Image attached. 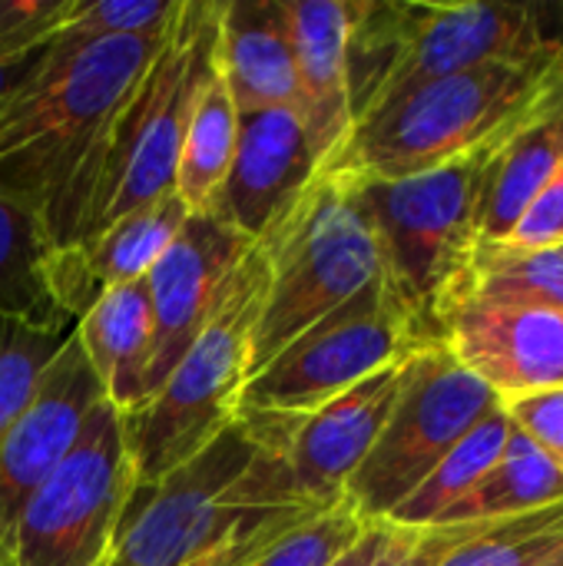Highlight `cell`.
<instances>
[{
  "mask_svg": "<svg viewBox=\"0 0 563 566\" xmlns=\"http://www.w3.org/2000/svg\"><path fill=\"white\" fill-rule=\"evenodd\" d=\"M222 0H183L153 63L116 109L93 153L43 212L56 252L176 192V163L196 96L219 56Z\"/></svg>",
  "mask_w": 563,
  "mask_h": 566,
  "instance_id": "obj_1",
  "label": "cell"
},
{
  "mask_svg": "<svg viewBox=\"0 0 563 566\" xmlns=\"http://www.w3.org/2000/svg\"><path fill=\"white\" fill-rule=\"evenodd\" d=\"M319 507L292 484L282 424L236 418L156 488H136L103 566H196Z\"/></svg>",
  "mask_w": 563,
  "mask_h": 566,
  "instance_id": "obj_2",
  "label": "cell"
},
{
  "mask_svg": "<svg viewBox=\"0 0 563 566\" xmlns=\"http://www.w3.org/2000/svg\"><path fill=\"white\" fill-rule=\"evenodd\" d=\"M166 33L56 43L0 106V199L33 216L53 206L129 99Z\"/></svg>",
  "mask_w": 563,
  "mask_h": 566,
  "instance_id": "obj_3",
  "label": "cell"
},
{
  "mask_svg": "<svg viewBox=\"0 0 563 566\" xmlns=\"http://www.w3.org/2000/svg\"><path fill=\"white\" fill-rule=\"evenodd\" d=\"M494 139L408 179L335 172L365 212L378 242L382 282L421 345H438L445 302L481 242L478 212Z\"/></svg>",
  "mask_w": 563,
  "mask_h": 566,
  "instance_id": "obj_4",
  "label": "cell"
},
{
  "mask_svg": "<svg viewBox=\"0 0 563 566\" xmlns=\"http://www.w3.org/2000/svg\"><path fill=\"white\" fill-rule=\"evenodd\" d=\"M265 289L269 259L256 242L236 265L206 328L169 371L163 388L143 408L123 415L139 491L156 488L236 421Z\"/></svg>",
  "mask_w": 563,
  "mask_h": 566,
  "instance_id": "obj_5",
  "label": "cell"
},
{
  "mask_svg": "<svg viewBox=\"0 0 563 566\" xmlns=\"http://www.w3.org/2000/svg\"><path fill=\"white\" fill-rule=\"evenodd\" d=\"M561 70L563 50H557L428 83L362 119L329 172L408 179L461 159L524 116Z\"/></svg>",
  "mask_w": 563,
  "mask_h": 566,
  "instance_id": "obj_6",
  "label": "cell"
},
{
  "mask_svg": "<svg viewBox=\"0 0 563 566\" xmlns=\"http://www.w3.org/2000/svg\"><path fill=\"white\" fill-rule=\"evenodd\" d=\"M259 245L269 259V289L252 332L249 375L382 279L375 232L335 172H319Z\"/></svg>",
  "mask_w": 563,
  "mask_h": 566,
  "instance_id": "obj_7",
  "label": "cell"
},
{
  "mask_svg": "<svg viewBox=\"0 0 563 566\" xmlns=\"http://www.w3.org/2000/svg\"><path fill=\"white\" fill-rule=\"evenodd\" d=\"M418 348L428 345L415 338L405 312L378 279L249 375L236 418L299 421Z\"/></svg>",
  "mask_w": 563,
  "mask_h": 566,
  "instance_id": "obj_8",
  "label": "cell"
},
{
  "mask_svg": "<svg viewBox=\"0 0 563 566\" xmlns=\"http://www.w3.org/2000/svg\"><path fill=\"white\" fill-rule=\"evenodd\" d=\"M136 494L123 415L103 398L27 504L13 566H103Z\"/></svg>",
  "mask_w": 563,
  "mask_h": 566,
  "instance_id": "obj_9",
  "label": "cell"
},
{
  "mask_svg": "<svg viewBox=\"0 0 563 566\" xmlns=\"http://www.w3.org/2000/svg\"><path fill=\"white\" fill-rule=\"evenodd\" d=\"M504 401L445 345L418 348L405 388L375 448L345 484V501L365 521H388L455 444Z\"/></svg>",
  "mask_w": 563,
  "mask_h": 566,
  "instance_id": "obj_10",
  "label": "cell"
},
{
  "mask_svg": "<svg viewBox=\"0 0 563 566\" xmlns=\"http://www.w3.org/2000/svg\"><path fill=\"white\" fill-rule=\"evenodd\" d=\"M392 23L395 56L362 119L428 83L488 63H518L563 50V36L548 23V10L534 3L392 0Z\"/></svg>",
  "mask_w": 563,
  "mask_h": 566,
  "instance_id": "obj_11",
  "label": "cell"
},
{
  "mask_svg": "<svg viewBox=\"0 0 563 566\" xmlns=\"http://www.w3.org/2000/svg\"><path fill=\"white\" fill-rule=\"evenodd\" d=\"M252 245L256 242L222 226L209 212H192L159 262L149 269L146 285L153 308V355L143 405L163 388L169 371L192 348L209 315L216 312L236 265Z\"/></svg>",
  "mask_w": 563,
  "mask_h": 566,
  "instance_id": "obj_12",
  "label": "cell"
},
{
  "mask_svg": "<svg viewBox=\"0 0 563 566\" xmlns=\"http://www.w3.org/2000/svg\"><path fill=\"white\" fill-rule=\"evenodd\" d=\"M438 345L504 405L563 388V312L458 298L441 315Z\"/></svg>",
  "mask_w": 563,
  "mask_h": 566,
  "instance_id": "obj_13",
  "label": "cell"
},
{
  "mask_svg": "<svg viewBox=\"0 0 563 566\" xmlns=\"http://www.w3.org/2000/svg\"><path fill=\"white\" fill-rule=\"evenodd\" d=\"M103 398V385L73 332L33 405L0 444V566H13V541L27 504L66 458L86 415Z\"/></svg>",
  "mask_w": 563,
  "mask_h": 566,
  "instance_id": "obj_14",
  "label": "cell"
},
{
  "mask_svg": "<svg viewBox=\"0 0 563 566\" xmlns=\"http://www.w3.org/2000/svg\"><path fill=\"white\" fill-rule=\"evenodd\" d=\"M319 176L295 106L239 113L236 153L209 216L249 242H262Z\"/></svg>",
  "mask_w": 563,
  "mask_h": 566,
  "instance_id": "obj_15",
  "label": "cell"
},
{
  "mask_svg": "<svg viewBox=\"0 0 563 566\" xmlns=\"http://www.w3.org/2000/svg\"><path fill=\"white\" fill-rule=\"evenodd\" d=\"M408 358L368 375L319 411L282 424V448L292 484L309 504H332L375 448L388 415L405 388Z\"/></svg>",
  "mask_w": 563,
  "mask_h": 566,
  "instance_id": "obj_16",
  "label": "cell"
},
{
  "mask_svg": "<svg viewBox=\"0 0 563 566\" xmlns=\"http://www.w3.org/2000/svg\"><path fill=\"white\" fill-rule=\"evenodd\" d=\"M285 10L295 43L299 116L319 172H329L355 129L348 93L352 0H285Z\"/></svg>",
  "mask_w": 563,
  "mask_h": 566,
  "instance_id": "obj_17",
  "label": "cell"
},
{
  "mask_svg": "<svg viewBox=\"0 0 563 566\" xmlns=\"http://www.w3.org/2000/svg\"><path fill=\"white\" fill-rule=\"evenodd\" d=\"M189 216V206L169 192L116 219L90 242L56 252L53 282L63 312L76 322L106 289L146 279Z\"/></svg>",
  "mask_w": 563,
  "mask_h": 566,
  "instance_id": "obj_18",
  "label": "cell"
},
{
  "mask_svg": "<svg viewBox=\"0 0 563 566\" xmlns=\"http://www.w3.org/2000/svg\"><path fill=\"white\" fill-rule=\"evenodd\" d=\"M563 166V70L491 146L481 189V242H504Z\"/></svg>",
  "mask_w": 563,
  "mask_h": 566,
  "instance_id": "obj_19",
  "label": "cell"
},
{
  "mask_svg": "<svg viewBox=\"0 0 563 566\" xmlns=\"http://www.w3.org/2000/svg\"><path fill=\"white\" fill-rule=\"evenodd\" d=\"M219 73L239 113L295 106L299 70L285 0H222Z\"/></svg>",
  "mask_w": 563,
  "mask_h": 566,
  "instance_id": "obj_20",
  "label": "cell"
},
{
  "mask_svg": "<svg viewBox=\"0 0 563 566\" xmlns=\"http://www.w3.org/2000/svg\"><path fill=\"white\" fill-rule=\"evenodd\" d=\"M76 342L119 415H133L146 398L153 355V308L146 279L106 289L80 318Z\"/></svg>",
  "mask_w": 563,
  "mask_h": 566,
  "instance_id": "obj_21",
  "label": "cell"
},
{
  "mask_svg": "<svg viewBox=\"0 0 563 566\" xmlns=\"http://www.w3.org/2000/svg\"><path fill=\"white\" fill-rule=\"evenodd\" d=\"M53 262L56 249L40 216L10 199H0V318L40 332L76 328V322L60 305Z\"/></svg>",
  "mask_w": 563,
  "mask_h": 566,
  "instance_id": "obj_22",
  "label": "cell"
},
{
  "mask_svg": "<svg viewBox=\"0 0 563 566\" xmlns=\"http://www.w3.org/2000/svg\"><path fill=\"white\" fill-rule=\"evenodd\" d=\"M557 504H563V471L528 434L511 428L501 461L438 524H501Z\"/></svg>",
  "mask_w": 563,
  "mask_h": 566,
  "instance_id": "obj_23",
  "label": "cell"
},
{
  "mask_svg": "<svg viewBox=\"0 0 563 566\" xmlns=\"http://www.w3.org/2000/svg\"><path fill=\"white\" fill-rule=\"evenodd\" d=\"M236 129H239V109L226 90L216 56V66L209 70L196 96L176 163V196L189 206V212H209L212 199L219 196L226 172L232 166Z\"/></svg>",
  "mask_w": 563,
  "mask_h": 566,
  "instance_id": "obj_24",
  "label": "cell"
},
{
  "mask_svg": "<svg viewBox=\"0 0 563 566\" xmlns=\"http://www.w3.org/2000/svg\"><path fill=\"white\" fill-rule=\"evenodd\" d=\"M458 298L541 305L563 312V245L518 249L508 242H478L468 269L445 302V312Z\"/></svg>",
  "mask_w": 563,
  "mask_h": 566,
  "instance_id": "obj_25",
  "label": "cell"
},
{
  "mask_svg": "<svg viewBox=\"0 0 563 566\" xmlns=\"http://www.w3.org/2000/svg\"><path fill=\"white\" fill-rule=\"evenodd\" d=\"M511 428L514 424L501 405L481 424H475L455 444V451H448V458L415 488V494L388 521L405 527H435L501 461Z\"/></svg>",
  "mask_w": 563,
  "mask_h": 566,
  "instance_id": "obj_26",
  "label": "cell"
},
{
  "mask_svg": "<svg viewBox=\"0 0 563 566\" xmlns=\"http://www.w3.org/2000/svg\"><path fill=\"white\" fill-rule=\"evenodd\" d=\"M70 332H40L0 318V444L33 405L50 365L60 358Z\"/></svg>",
  "mask_w": 563,
  "mask_h": 566,
  "instance_id": "obj_27",
  "label": "cell"
},
{
  "mask_svg": "<svg viewBox=\"0 0 563 566\" xmlns=\"http://www.w3.org/2000/svg\"><path fill=\"white\" fill-rule=\"evenodd\" d=\"M488 527L491 524L405 527L395 521H368L352 551L332 566H438Z\"/></svg>",
  "mask_w": 563,
  "mask_h": 566,
  "instance_id": "obj_28",
  "label": "cell"
},
{
  "mask_svg": "<svg viewBox=\"0 0 563 566\" xmlns=\"http://www.w3.org/2000/svg\"><path fill=\"white\" fill-rule=\"evenodd\" d=\"M563 551V504L491 524L438 566H548Z\"/></svg>",
  "mask_w": 563,
  "mask_h": 566,
  "instance_id": "obj_29",
  "label": "cell"
},
{
  "mask_svg": "<svg viewBox=\"0 0 563 566\" xmlns=\"http://www.w3.org/2000/svg\"><path fill=\"white\" fill-rule=\"evenodd\" d=\"M365 524L368 521L345 497H338L272 537L246 566H332L345 551H352Z\"/></svg>",
  "mask_w": 563,
  "mask_h": 566,
  "instance_id": "obj_30",
  "label": "cell"
},
{
  "mask_svg": "<svg viewBox=\"0 0 563 566\" xmlns=\"http://www.w3.org/2000/svg\"><path fill=\"white\" fill-rule=\"evenodd\" d=\"M183 0H73L56 43H93L113 36H156L176 20Z\"/></svg>",
  "mask_w": 563,
  "mask_h": 566,
  "instance_id": "obj_31",
  "label": "cell"
},
{
  "mask_svg": "<svg viewBox=\"0 0 563 566\" xmlns=\"http://www.w3.org/2000/svg\"><path fill=\"white\" fill-rule=\"evenodd\" d=\"M73 0H0V63L46 46Z\"/></svg>",
  "mask_w": 563,
  "mask_h": 566,
  "instance_id": "obj_32",
  "label": "cell"
},
{
  "mask_svg": "<svg viewBox=\"0 0 563 566\" xmlns=\"http://www.w3.org/2000/svg\"><path fill=\"white\" fill-rule=\"evenodd\" d=\"M511 424L528 434L563 471V388L538 391L504 405Z\"/></svg>",
  "mask_w": 563,
  "mask_h": 566,
  "instance_id": "obj_33",
  "label": "cell"
},
{
  "mask_svg": "<svg viewBox=\"0 0 563 566\" xmlns=\"http://www.w3.org/2000/svg\"><path fill=\"white\" fill-rule=\"evenodd\" d=\"M518 249H551L563 245V166L548 179V186L534 196L514 232L504 239Z\"/></svg>",
  "mask_w": 563,
  "mask_h": 566,
  "instance_id": "obj_34",
  "label": "cell"
},
{
  "mask_svg": "<svg viewBox=\"0 0 563 566\" xmlns=\"http://www.w3.org/2000/svg\"><path fill=\"white\" fill-rule=\"evenodd\" d=\"M322 511V507H319ZM302 521V517H299ZM299 521H289V524H282V527H272V531H265V534H259V537H249V541H242V544H236V547H229V551H222V554H216V557H209V560H202V564L196 566H246L272 537H279L282 531H289L292 524H299Z\"/></svg>",
  "mask_w": 563,
  "mask_h": 566,
  "instance_id": "obj_35",
  "label": "cell"
},
{
  "mask_svg": "<svg viewBox=\"0 0 563 566\" xmlns=\"http://www.w3.org/2000/svg\"><path fill=\"white\" fill-rule=\"evenodd\" d=\"M50 46V43H46ZM46 46H40L37 53H27V56H20V60H7V63H0V106L27 83V76L33 73V66L40 63V56H43V50Z\"/></svg>",
  "mask_w": 563,
  "mask_h": 566,
  "instance_id": "obj_36",
  "label": "cell"
},
{
  "mask_svg": "<svg viewBox=\"0 0 563 566\" xmlns=\"http://www.w3.org/2000/svg\"><path fill=\"white\" fill-rule=\"evenodd\" d=\"M548 566H563V551H561V554H557V557H554V560H551V564H548Z\"/></svg>",
  "mask_w": 563,
  "mask_h": 566,
  "instance_id": "obj_37",
  "label": "cell"
}]
</instances>
